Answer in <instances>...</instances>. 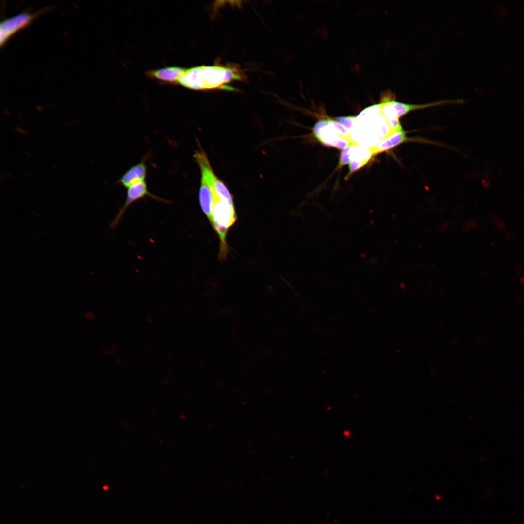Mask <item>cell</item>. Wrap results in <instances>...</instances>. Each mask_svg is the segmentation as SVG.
Here are the masks:
<instances>
[{
	"label": "cell",
	"instance_id": "5b68a950",
	"mask_svg": "<svg viewBox=\"0 0 524 524\" xmlns=\"http://www.w3.org/2000/svg\"><path fill=\"white\" fill-rule=\"evenodd\" d=\"M49 9L50 7H46L34 12H23L2 20L0 25V47H2L13 35L29 26Z\"/></svg>",
	"mask_w": 524,
	"mask_h": 524
},
{
	"label": "cell",
	"instance_id": "7a4b0ae2",
	"mask_svg": "<svg viewBox=\"0 0 524 524\" xmlns=\"http://www.w3.org/2000/svg\"><path fill=\"white\" fill-rule=\"evenodd\" d=\"M394 131L382 114L380 103L362 111L356 117L349 131L353 142L367 148L376 146Z\"/></svg>",
	"mask_w": 524,
	"mask_h": 524
},
{
	"label": "cell",
	"instance_id": "7c38bea8",
	"mask_svg": "<svg viewBox=\"0 0 524 524\" xmlns=\"http://www.w3.org/2000/svg\"><path fill=\"white\" fill-rule=\"evenodd\" d=\"M351 146L347 147L343 149L340 154L338 167H341L350 162V154Z\"/></svg>",
	"mask_w": 524,
	"mask_h": 524
},
{
	"label": "cell",
	"instance_id": "30bf717a",
	"mask_svg": "<svg viewBox=\"0 0 524 524\" xmlns=\"http://www.w3.org/2000/svg\"><path fill=\"white\" fill-rule=\"evenodd\" d=\"M185 70L182 67L171 66L150 70L147 74L149 77L161 82L176 83Z\"/></svg>",
	"mask_w": 524,
	"mask_h": 524
},
{
	"label": "cell",
	"instance_id": "277c9868",
	"mask_svg": "<svg viewBox=\"0 0 524 524\" xmlns=\"http://www.w3.org/2000/svg\"><path fill=\"white\" fill-rule=\"evenodd\" d=\"M317 139L324 144L340 149L357 146L352 140L349 131L335 120H322L313 128Z\"/></svg>",
	"mask_w": 524,
	"mask_h": 524
},
{
	"label": "cell",
	"instance_id": "3957f363",
	"mask_svg": "<svg viewBox=\"0 0 524 524\" xmlns=\"http://www.w3.org/2000/svg\"><path fill=\"white\" fill-rule=\"evenodd\" d=\"M395 95L390 91L385 92L381 96L379 103L382 114L386 118L391 129L395 131L402 126L400 119L411 111L430 108L443 104L459 103L462 99L441 100L421 104H412L397 101Z\"/></svg>",
	"mask_w": 524,
	"mask_h": 524
},
{
	"label": "cell",
	"instance_id": "6da1fadb",
	"mask_svg": "<svg viewBox=\"0 0 524 524\" xmlns=\"http://www.w3.org/2000/svg\"><path fill=\"white\" fill-rule=\"evenodd\" d=\"M242 70L234 66H200L185 69L178 83L195 90L220 89L234 91L229 84L244 79Z\"/></svg>",
	"mask_w": 524,
	"mask_h": 524
},
{
	"label": "cell",
	"instance_id": "9c48e42d",
	"mask_svg": "<svg viewBox=\"0 0 524 524\" xmlns=\"http://www.w3.org/2000/svg\"><path fill=\"white\" fill-rule=\"evenodd\" d=\"M373 156V153L371 148L359 146H351L349 163L350 173L363 167Z\"/></svg>",
	"mask_w": 524,
	"mask_h": 524
},
{
	"label": "cell",
	"instance_id": "52a82bcc",
	"mask_svg": "<svg viewBox=\"0 0 524 524\" xmlns=\"http://www.w3.org/2000/svg\"><path fill=\"white\" fill-rule=\"evenodd\" d=\"M412 140V138L407 137L406 132L402 128L393 132L376 146L370 148L375 156Z\"/></svg>",
	"mask_w": 524,
	"mask_h": 524
},
{
	"label": "cell",
	"instance_id": "4fadbf2b",
	"mask_svg": "<svg viewBox=\"0 0 524 524\" xmlns=\"http://www.w3.org/2000/svg\"><path fill=\"white\" fill-rule=\"evenodd\" d=\"M355 118L354 116L340 117L336 118L335 121L350 131Z\"/></svg>",
	"mask_w": 524,
	"mask_h": 524
},
{
	"label": "cell",
	"instance_id": "8992f818",
	"mask_svg": "<svg viewBox=\"0 0 524 524\" xmlns=\"http://www.w3.org/2000/svg\"><path fill=\"white\" fill-rule=\"evenodd\" d=\"M146 196H149L155 200L166 202V200H164L163 199L151 194L148 191L145 181L133 184L127 188L125 202L110 224V227L111 229L115 228L119 224L128 208L131 204L143 198Z\"/></svg>",
	"mask_w": 524,
	"mask_h": 524
},
{
	"label": "cell",
	"instance_id": "8fae6325",
	"mask_svg": "<svg viewBox=\"0 0 524 524\" xmlns=\"http://www.w3.org/2000/svg\"><path fill=\"white\" fill-rule=\"evenodd\" d=\"M198 197L201 210L211 224L213 203L212 192L208 184L201 178Z\"/></svg>",
	"mask_w": 524,
	"mask_h": 524
},
{
	"label": "cell",
	"instance_id": "ba28073f",
	"mask_svg": "<svg viewBox=\"0 0 524 524\" xmlns=\"http://www.w3.org/2000/svg\"><path fill=\"white\" fill-rule=\"evenodd\" d=\"M147 175V167L145 160L129 169L121 177L119 183L128 188L137 183L145 181Z\"/></svg>",
	"mask_w": 524,
	"mask_h": 524
}]
</instances>
